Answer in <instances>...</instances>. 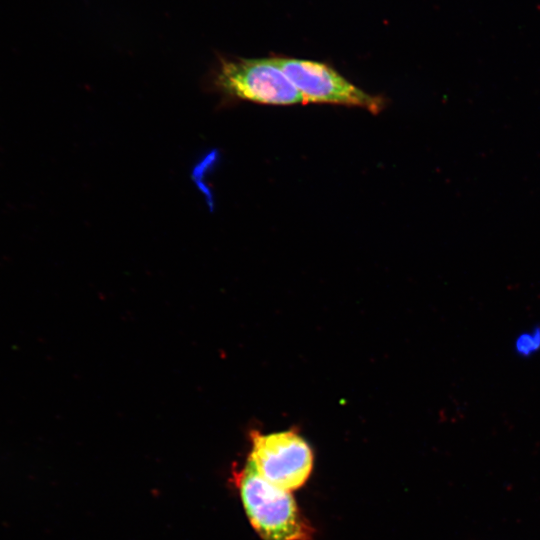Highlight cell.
Wrapping results in <instances>:
<instances>
[{"label":"cell","instance_id":"277c9868","mask_svg":"<svg viewBox=\"0 0 540 540\" xmlns=\"http://www.w3.org/2000/svg\"><path fill=\"white\" fill-rule=\"evenodd\" d=\"M274 60L300 92L303 104L359 107L373 114L385 106L382 97L361 90L325 63L286 57Z\"/></svg>","mask_w":540,"mask_h":540},{"label":"cell","instance_id":"6da1fadb","mask_svg":"<svg viewBox=\"0 0 540 540\" xmlns=\"http://www.w3.org/2000/svg\"><path fill=\"white\" fill-rule=\"evenodd\" d=\"M248 519L264 540H313V528L290 491L265 480L247 460L237 474Z\"/></svg>","mask_w":540,"mask_h":540},{"label":"cell","instance_id":"3957f363","mask_svg":"<svg viewBox=\"0 0 540 540\" xmlns=\"http://www.w3.org/2000/svg\"><path fill=\"white\" fill-rule=\"evenodd\" d=\"M252 448L248 461L271 484L293 491L309 478L313 451L295 429L262 434L251 433Z\"/></svg>","mask_w":540,"mask_h":540},{"label":"cell","instance_id":"5b68a950","mask_svg":"<svg viewBox=\"0 0 540 540\" xmlns=\"http://www.w3.org/2000/svg\"><path fill=\"white\" fill-rule=\"evenodd\" d=\"M516 354L531 356L540 349V327H535L520 334L514 343Z\"/></svg>","mask_w":540,"mask_h":540},{"label":"cell","instance_id":"7a4b0ae2","mask_svg":"<svg viewBox=\"0 0 540 540\" xmlns=\"http://www.w3.org/2000/svg\"><path fill=\"white\" fill-rule=\"evenodd\" d=\"M212 84L228 100L280 106L303 104L300 92L274 58L222 60Z\"/></svg>","mask_w":540,"mask_h":540}]
</instances>
